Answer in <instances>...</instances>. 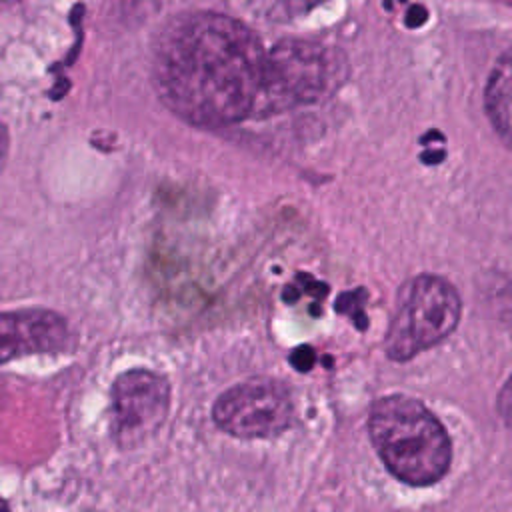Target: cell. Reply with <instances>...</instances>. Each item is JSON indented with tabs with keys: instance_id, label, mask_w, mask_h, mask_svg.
<instances>
[{
	"instance_id": "6da1fadb",
	"label": "cell",
	"mask_w": 512,
	"mask_h": 512,
	"mask_svg": "<svg viewBox=\"0 0 512 512\" xmlns=\"http://www.w3.org/2000/svg\"><path fill=\"white\" fill-rule=\"evenodd\" d=\"M266 48L240 20L194 12L172 20L154 48L152 80L160 100L202 128L256 118Z\"/></svg>"
},
{
	"instance_id": "7a4b0ae2",
	"label": "cell",
	"mask_w": 512,
	"mask_h": 512,
	"mask_svg": "<svg viewBox=\"0 0 512 512\" xmlns=\"http://www.w3.org/2000/svg\"><path fill=\"white\" fill-rule=\"evenodd\" d=\"M368 432L388 472L404 484L430 486L450 468V438L416 398L390 394L376 400L368 414Z\"/></svg>"
},
{
	"instance_id": "3957f363",
	"label": "cell",
	"mask_w": 512,
	"mask_h": 512,
	"mask_svg": "<svg viewBox=\"0 0 512 512\" xmlns=\"http://www.w3.org/2000/svg\"><path fill=\"white\" fill-rule=\"evenodd\" d=\"M342 72L338 52L312 40L286 38L266 50L264 84L256 118L318 102L330 94Z\"/></svg>"
},
{
	"instance_id": "277c9868",
	"label": "cell",
	"mask_w": 512,
	"mask_h": 512,
	"mask_svg": "<svg viewBox=\"0 0 512 512\" xmlns=\"http://www.w3.org/2000/svg\"><path fill=\"white\" fill-rule=\"evenodd\" d=\"M462 300L444 278L420 274L398 296V306L386 336V354L406 362L448 338L460 322Z\"/></svg>"
},
{
	"instance_id": "5b68a950",
	"label": "cell",
	"mask_w": 512,
	"mask_h": 512,
	"mask_svg": "<svg viewBox=\"0 0 512 512\" xmlns=\"http://www.w3.org/2000/svg\"><path fill=\"white\" fill-rule=\"evenodd\" d=\"M294 416L288 388L270 378H252L220 394L212 418L236 438H272L284 432Z\"/></svg>"
},
{
	"instance_id": "8992f818",
	"label": "cell",
	"mask_w": 512,
	"mask_h": 512,
	"mask_svg": "<svg viewBox=\"0 0 512 512\" xmlns=\"http://www.w3.org/2000/svg\"><path fill=\"white\" fill-rule=\"evenodd\" d=\"M170 408V386L162 374L134 368L110 388L112 438L120 448H136L158 432Z\"/></svg>"
},
{
	"instance_id": "52a82bcc",
	"label": "cell",
	"mask_w": 512,
	"mask_h": 512,
	"mask_svg": "<svg viewBox=\"0 0 512 512\" xmlns=\"http://www.w3.org/2000/svg\"><path fill=\"white\" fill-rule=\"evenodd\" d=\"M68 344V322L54 310L0 312V364L32 354H56Z\"/></svg>"
},
{
	"instance_id": "ba28073f",
	"label": "cell",
	"mask_w": 512,
	"mask_h": 512,
	"mask_svg": "<svg viewBox=\"0 0 512 512\" xmlns=\"http://www.w3.org/2000/svg\"><path fill=\"white\" fill-rule=\"evenodd\" d=\"M510 96H512V60L504 52L490 72L484 90V110L498 136L510 142Z\"/></svg>"
},
{
	"instance_id": "9c48e42d",
	"label": "cell",
	"mask_w": 512,
	"mask_h": 512,
	"mask_svg": "<svg viewBox=\"0 0 512 512\" xmlns=\"http://www.w3.org/2000/svg\"><path fill=\"white\" fill-rule=\"evenodd\" d=\"M252 10L268 20H292L296 16L308 14L316 6L328 0H248Z\"/></svg>"
},
{
	"instance_id": "30bf717a",
	"label": "cell",
	"mask_w": 512,
	"mask_h": 512,
	"mask_svg": "<svg viewBox=\"0 0 512 512\" xmlns=\"http://www.w3.org/2000/svg\"><path fill=\"white\" fill-rule=\"evenodd\" d=\"M426 18H428V12H426L422 6H412V8L408 10L406 24H408L410 28H416V26L424 24V22H426Z\"/></svg>"
},
{
	"instance_id": "8fae6325",
	"label": "cell",
	"mask_w": 512,
	"mask_h": 512,
	"mask_svg": "<svg viewBox=\"0 0 512 512\" xmlns=\"http://www.w3.org/2000/svg\"><path fill=\"white\" fill-rule=\"evenodd\" d=\"M6 154H8V132H6L4 124L0 122V170L6 162Z\"/></svg>"
},
{
	"instance_id": "7c38bea8",
	"label": "cell",
	"mask_w": 512,
	"mask_h": 512,
	"mask_svg": "<svg viewBox=\"0 0 512 512\" xmlns=\"http://www.w3.org/2000/svg\"><path fill=\"white\" fill-rule=\"evenodd\" d=\"M0 512H10V508H8V504H6V500L0 496Z\"/></svg>"
},
{
	"instance_id": "4fadbf2b",
	"label": "cell",
	"mask_w": 512,
	"mask_h": 512,
	"mask_svg": "<svg viewBox=\"0 0 512 512\" xmlns=\"http://www.w3.org/2000/svg\"><path fill=\"white\" fill-rule=\"evenodd\" d=\"M0 2H14V0H0Z\"/></svg>"
}]
</instances>
